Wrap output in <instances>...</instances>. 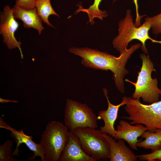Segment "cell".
I'll use <instances>...</instances> for the list:
<instances>
[{
  "label": "cell",
  "instance_id": "24",
  "mask_svg": "<svg viewBox=\"0 0 161 161\" xmlns=\"http://www.w3.org/2000/svg\"><path fill=\"white\" fill-rule=\"evenodd\" d=\"M9 102H12L14 103H18V102L15 100H10L8 99H3L0 97V102L1 103H5Z\"/></svg>",
  "mask_w": 161,
  "mask_h": 161
},
{
  "label": "cell",
  "instance_id": "13",
  "mask_svg": "<svg viewBox=\"0 0 161 161\" xmlns=\"http://www.w3.org/2000/svg\"><path fill=\"white\" fill-rule=\"evenodd\" d=\"M9 130L11 131L10 135L14 138L17 144L16 148L12 154V156H19L18 148L22 143L25 144L29 149L33 152L34 155L28 158L29 160H33L36 157H40L41 161H46L43 149L40 144L35 143L32 140V136L25 134L22 129L17 131L10 127Z\"/></svg>",
  "mask_w": 161,
  "mask_h": 161
},
{
  "label": "cell",
  "instance_id": "6",
  "mask_svg": "<svg viewBox=\"0 0 161 161\" xmlns=\"http://www.w3.org/2000/svg\"><path fill=\"white\" fill-rule=\"evenodd\" d=\"M78 138L84 152L96 161L109 159V144L100 129L84 127L78 128L73 132Z\"/></svg>",
  "mask_w": 161,
  "mask_h": 161
},
{
  "label": "cell",
  "instance_id": "23",
  "mask_svg": "<svg viewBox=\"0 0 161 161\" xmlns=\"http://www.w3.org/2000/svg\"><path fill=\"white\" fill-rule=\"evenodd\" d=\"M10 126L7 125L6 123L4 121L2 118L0 117V127L4 128L7 129L9 130V129Z\"/></svg>",
  "mask_w": 161,
  "mask_h": 161
},
{
  "label": "cell",
  "instance_id": "20",
  "mask_svg": "<svg viewBox=\"0 0 161 161\" xmlns=\"http://www.w3.org/2000/svg\"><path fill=\"white\" fill-rule=\"evenodd\" d=\"M137 159L141 161H161V149L150 154L136 155Z\"/></svg>",
  "mask_w": 161,
  "mask_h": 161
},
{
  "label": "cell",
  "instance_id": "9",
  "mask_svg": "<svg viewBox=\"0 0 161 161\" xmlns=\"http://www.w3.org/2000/svg\"><path fill=\"white\" fill-rule=\"evenodd\" d=\"M147 130V128L142 124L137 123L133 125L130 123L121 120L117 126L114 138L115 140H124L131 148L137 151V144L140 140H138V138Z\"/></svg>",
  "mask_w": 161,
  "mask_h": 161
},
{
  "label": "cell",
  "instance_id": "17",
  "mask_svg": "<svg viewBox=\"0 0 161 161\" xmlns=\"http://www.w3.org/2000/svg\"><path fill=\"white\" fill-rule=\"evenodd\" d=\"M51 0H36L35 7L37 14L42 19L44 23L47 25L54 27L48 20L49 16L53 15L59 17L53 9L50 3Z\"/></svg>",
  "mask_w": 161,
  "mask_h": 161
},
{
  "label": "cell",
  "instance_id": "19",
  "mask_svg": "<svg viewBox=\"0 0 161 161\" xmlns=\"http://www.w3.org/2000/svg\"><path fill=\"white\" fill-rule=\"evenodd\" d=\"M145 20L151 24L153 33L155 35L161 33V13L152 17H146Z\"/></svg>",
  "mask_w": 161,
  "mask_h": 161
},
{
  "label": "cell",
  "instance_id": "4",
  "mask_svg": "<svg viewBox=\"0 0 161 161\" xmlns=\"http://www.w3.org/2000/svg\"><path fill=\"white\" fill-rule=\"evenodd\" d=\"M142 60V66L138 72L136 82H133L127 79L126 81L133 84L135 89L132 95V98L140 100L149 104L159 101L161 93L160 89L158 86V80L156 78L154 79L151 77L152 72L155 71L154 65L148 56L145 54H140Z\"/></svg>",
  "mask_w": 161,
  "mask_h": 161
},
{
  "label": "cell",
  "instance_id": "10",
  "mask_svg": "<svg viewBox=\"0 0 161 161\" xmlns=\"http://www.w3.org/2000/svg\"><path fill=\"white\" fill-rule=\"evenodd\" d=\"M104 95L106 98L108 104L107 109L106 110H100L98 113L97 117L98 120L102 119L104 122V126L100 127V129L102 133H107L114 137L116 130L114 128V124L117 119L119 108L125 105V101L122 100V102L117 105L111 103L108 96L107 90L105 88L103 89Z\"/></svg>",
  "mask_w": 161,
  "mask_h": 161
},
{
  "label": "cell",
  "instance_id": "12",
  "mask_svg": "<svg viewBox=\"0 0 161 161\" xmlns=\"http://www.w3.org/2000/svg\"><path fill=\"white\" fill-rule=\"evenodd\" d=\"M102 135L108 142L110 153L109 159L110 161H135L137 158L131 149L126 145L125 141L119 140L117 142L111 135L103 133Z\"/></svg>",
  "mask_w": 161,
  "mask_h": 161
},
{
  "label": "cell",
  "instance_id": "2",
  "mask_svg": "<svg viewBox=\"0 0 161 161\" xmlns=\"http://www.w3.org/2000/svg\"><path fill=\"white\" fill-rule=\"evenodd\" d=\"M122 99L125 102L124 109L128 116L121 118L130 121L131 124H142L150 132L161 130V100L146 105L130 97L124 96Z\"/></svg>",
  "mask_w": 161,
  "mask_h": 161
},
{
  "label": "cell",
  "instance_id": "15",
  "mask_svg": "<svg viewBox=\"0 0 161 161\" xmlns=\"http://www.w3.org/2000/svg\"><path fill=\"white\" fill-rule=\"evenodd\" d=\"M141 137L145 140H142L140 139L137 143V147L150 149L152 152L161 149V130H157L154 132L147 130L143 134Z\"/></svg>",
  "mask_w": 161,
  "mask_h": 161
},
{
  "label": "cell",
  "instance_id": "18",
  "mask_svg": "<svg viewBox=\"0 0 161 161\" xmlns=\"http://www.w3.org/2000/svg\"><path fill=\"white\" fill-rule=\"evenodd\" d=\"M13 143L12 140H6L4 143L0 146V161H15L16 158L13 157L12 147Z\"/></svg>",
  "mask_w": 161,
  "mask_h": 161
},
{
  "label": "cell",
  "instance_id": "5",
  "mask_svg": "<svg viewBox=\"0 0 161 161\" xmlns=\"http://www.w3.org/2000/svg\"><path fill=\"white\" fill-rule=\"evenodd\" d=\"M69 131L59 121H52L47 124L40 142L46 161H59L68 141Z\"/></svg>",
  "mask_w": 161,
  "mask_h": 161
},
{
  "label": "cell",
  "instance_id": "22",
  "mask_svg": "<svg viewBox=\"0 0 161 161\" xmlns=\"http://www.w3.org/2000/svg\"><path fill=\"white\" fill-rule=\"evenodd\" d=\"M138 0H133L135 7L136 11V18L134 24L136 27H139L141 25V20L143 17L145 16V15L140 16L139 13L138 6Z\"/></svg>",
  "mask_w": 161,
  "mask_h": 161
},
{
  "label": "cell",
  "instance_id": "14",
  "mask_svg": "<svg viewBox=\"0 0 161 161\" xmlns=\"http://www.w3.org/2000/svg\"><path fill=\"white\" fill-rule=\"evenodd\" d=\"M13 15L15 19H20L26 28H33L40 35L44 28L42 24L41 18L38 15L36 8L26 9L15 4L12 8Z\"/></svg>",
  "mask_w": 161,
  "mask_h": 161
},
{
  "label": "cell",
  "instance_id": "1",
  "mask_svg": "<svg viewBox=\"0 0 161 161\" xmlns=\"http://www.w3.org/2000/svg\"><path fill=\"white\" fill-rule=\"evenodd\" d=\"M141 46L140 43L132 45L118 57L97 49L87 47H72L69 49V51L81 58L82 64L85 67L111 71L113 73V78L116 88L118 91L123 93L125 91L124 78L129 72L125 68L126 64L132 54Z\"/></svg>",
  "mask_w": 161,
  "mask_h": 161
},
{
  "label": "cell",
  "instance_id": "3",
  "mask_svg": "<svg viewBox=\"0 0 161 161\" xmlns=\"http://www.w3.org/2000/svg\"><path fill=\"white\" fill-rule=\"evenodd\" d=\"M118 26V34L113 39L112 45L120 54L127 50L128 44L133 40L137 39L141 42V49L146 54L148 53L145 47L147 40L152 42L161 44V41L155 40L149 35L148 31L151 28L150 22L145 20L140 27L136 26L130 9L126 11L125 17L120 21Z\"/></svg>",
  "mask_w": 161,
  "mask_h": 161
},
{
  "label": "cell",
  "instance_id": "8",
  "mask_svg": "<svg viewBox=\"0 0 161 161\" xmlns=\"http://www.w3.org/2000/svg\"><path fill=\"white\" fill-rule=\"evenodd\" d=\"M19 24L13 15L12 8L6 5L0 14V34L2 36L3 42L9 49L17 47L19 49L22 58H23L21 48V42L18 41L14 33L18 29Z\"/></svg>",
  "mask_w": 161,
  "mask_h": 161
},
{
  "label": "cell",
  "instance_id": "16",
  "mask_svg": "<svg viewBox=\"0 0 161 161\" xmlns=\"http://www.w3.org/2000/svg\"><path fill=\"white\" fill-rule=\"evenodd\" d=\"M93 4L90 5L88 8H84L81 5H79V8L76 10L77 13L80 11L86 13L88 16L89 22L92 25L95 24L94 19L98 18L103 20V17H106L108 16V13L106 10H101L100 9L99 6L102 0H94ZM117 0H113V2Z\"/></svg>",
  "mask_w": 161,
  "mask_h": 161
},
{
  "label": "cell",
  "instance_id": "7",
  "mask_svg": "<svg viewBox=\"0 0 161 161\" xmlns=\"http://www.w3.org/2000/svg\"><path fill=\"white\" fill-rule=\"evenodd\" d=\"M64 112L65 125L71 131L78 128L98 127L97 117L86 103L67 99Z\"/></svg>",
  "mask_w": 161,
  "mask_h": 161
},
{
  "label": "cell",
  "instance_id": "11",
  "mask_svg": "<svg viewBox=\"0 0 161 161\" xmlns=\"http://www.w3.org/2000/svg\"><path fill=\"white\" fill-rule=\"evenodd\" d=\"M59 161H96L83 151L79 139L73 132L69 131L68 141Z\"/></svg>",
  "mask_w": 161,
  "mask_h": 161
},
{
  "label": "cell",
  "instance_id": "21",
  "mask_svg": "<svg viewBox=\"0 0 161 161\" xmlns=\"http://www.w3.org/2000/svg\"><path fill=\"white\" fill-rule=\"evenodd\" d=\"M36 0H16L15 4L26 9H33L35 7Z\"/></svg>",
  "mask_w": 161,
  "mask_h": 161
}]
</instances>
